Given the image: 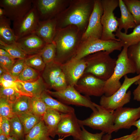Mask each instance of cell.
<instances>
[{"label": "cell", "mask_w": 140, "mask_h": 140, "mask_svg": "<svg viewBox=\"0 0 140 140\" xmlns=\"http://www.w3.org/2000/svg\"><path fill=\"white\" fill-rule=\"evenodd\" d=\"M94 0H71L68 6L56 16L57 29L70 25L76 26L83 33L93 11Z\"/></svg>", "instance_id": "obj_1"}, {"label": "cell", "mask_w": 140, "mask_h": 140, "mask_svg": "<svg viewBox=\"0 0 140 140\" xmlns=\"http://www.w3.org/2000/svg\"><path fill=\"white\" fill-rule=\"evenodd\" d=\"M83 33L74 25L57 29L54 40L56 47L55 60L63 63L73 57L81 41Z\"/></svg>", "instance_id": "obj_2"}, {"label": "cell", "mask_w": 140, "mask_h": 140, "mask_svg": "<svg viewBox=\"0 0 140 140\" xmlns=\"http://www.w3.org/2000/svg\"><path fill=\"white\" fill-rule=\"evenodd\" d=\"M110 53L101 51L89 55L84 58L87 67L84 74H91L106 81L111 76L114 71L116 60Z\"/></svg>", "instance_id": "obj_3"}, {"label": "cell", "mask_w": 140, "mask_h": 140, "mask_svg": "<svg viewBox=\"0 0 140 140\" xmlns=\"http://www.w3.org/2000/svg\"><path fill=\"white\" fill-rule=\"evenodd\" d=\"M128 47H124L117 56L113 73L110 77L106 81L104 95L109 97L113 95L121 87V78L130 73H136L134 64L128 58Z\"/></svg>", "instance_id": "obj_4"}, {"label": "cell", "mask_w": 140, "mask_h": 140, "mask_svg": "<svg viewBox=\"0 0 140 140\" xmlns=\"http://www.w3.org/2000/svg\"><path fill=\"white\" fill-rule=\"evenodd\" d=\"M121 87L114 94L109 97L104 95L101 96L99 102L100 106L108 110L114 111L123 107L130 102L131 92L130 90L127 91L132 84L140 79V74L131 78L125 75Z\"/></svg>", "instance_id": "obj_5"}, {"label": "cell", "mask_w": 140, "mask_h": 140, "mask_svg": "<svg viewBox=\"0 0 140 140\" xmlns=\"http://www.w3.org/2000/svg\"><path fill=\"white\" fill-rule=\"evenodd\" d=\"M122 47L123 44L120 41L89 38L81 41L73 57L77 59H81L101 51H106L110 54L115 51H121Z\"/></svg>", "instance_id": "obj_6"}, {"label": "cell", "mask_w": 140, "mask_h": 140, "mask_svg": "<svg viewBox=\"0 0 140 140\" xmlns=\"http://www.w3.org/2000/svg\"><path fill=\"white\" fill-rule=\"evenodd\" d=\"M97 109L86 119H78L81 127L86 126L94 129L99 130L105 133L111 134L114 128V111L108 110L94 103Z\"/></svg>", "instance_id": "obj_7"}, {"label": "cell", "mask_w": 140, "mask_h": 140, "mask_svg": "<svg viewBox=\"0 0 140 140\" xmlns=\"http://www.w3.org/2000/svg\"><path fill=\"white\" fill-rule=\"evenodd\" d=\"M103 9L101 18L103 27L101 39L103 40H114L120 41L115 34L118 29V24L114 11L118 5L119 0H101Z\"/></svg>", "instance_id": "obj_8"}, {"label": "cell", "mask_w": 140, "mask_h": 140, "mask_svg": "<svg viewBox=\"0 0 140 140\" xmlns=\"http://www.w3.org/2000/svg\"><path fill=\"white\" fill-rule=\"evenodd\" d=\"M45 91L66 104L85 107L90 108L93 112L97 110L94 103L91 101L89 96L82 95L74 86L68 85L64 89L59 91H53L48 89Z\"/></svg>", "instance_id": "obj_9"}, {"label": "cell", "mask_w": 140, "mask_h": 140, "mask_svg": "<svg viewBox=\"0 0 140 140\" xmlns=\"http://www.w3.org/2000/svg\"><path fill=\"white\" fill-rule=\"evenodd\" d=\"M71 0H32L40 20L55 18L68 6Z\"/></svg>", "instance_id": "obj_10"}, {"label": "cell", "mask_w": 140, "mask_h": 140, "mask_svg": "<svg viewBox=\"0 0 140 140\" xmlns=\"http://www.w3.org/2000/svg\"><path fill=\"white\" fill-rule=\"evenodd\" d=\"M40 20L37 11L33 5L24 16L13 22L12 29L17 39L35 33Z\"/></svg>", "instance_id": "obj_11"}, {"label": "cell", "mask_w": 140, "mask_h": 140, "mask_svg": "<svg viewBox=\"0 0 140 140\" xmlns=\"http://www.w3.org/2000/svg\"><path fill=\"white\" fill-rule=\"evenodd\" d=\"M106 81L89 73H85L74 86L80 93L89 96H101L104 95Z\"/></svg>", "instance_id": "obj_12"}, {"label": "cell", "mask_w": 140, "mask_h": 140, "mask_svg": "<svg viewBox=\"0 0 140 140\" xmlns=\"http://www.w3.org/2000/svg\"><path fill=\"white\" fill-rule=\"evenodd\" d=\"M103 12L101 0H94L93 9L87 27L82 35L81 41L89 38L101 39L103 30L101 18Z\"/></svg>", "instance_id": "obj_13"}, {"label": "cell", "mask_w": 140, "mask_h": 140, "mask_svg": "<svg viewBox=\"0 0 140 140\" xmlns=\"http://www.w3.org/2000/svg\"><path fill=\"white\" fill-rule=\"evenodd\" d=\"M81 128L75 112L61 113V118L56 134L59 137L71 136L74 140H79L82 130Z\"/></svg>", "instance_id": "obj_14"}, {"label": "cell", "mask_w": 140, "mask_h": 140, "mask_svg": "<svg viewBox=\"0 0 140 140\" xmlns=\"http://www.w3.org/2000/svg\"><path fill=\"white\" fill-rule=\"evenodd\" d=\"M113 132L129 129L140 118V106L137 108L122 107L114 110Z\"/></svg>", "instance_id": "obj_15"}, {"label": "cell", "mask_w": 140, "mask_h": 140, "mask_svg": "<svg viewBox=\"0 0 140 140\" xmlns=\"http://www.w3.org/2000/svg\"><path fill=\"white\" fill-rule=\"evenodd\" d=\"M32 0H1L0 7L4 9L6 16L13 22L24 16L32 7Z\"/></svg>", "instance_id": "obj_16"}, {"label": "cell", "mask_w": 140, "mask_h": 140, "mask_svg": "<svg viewBox=\"0 0 140 140\" xmlns=\"http://www.w3.org/2000/svg\"><path fill=\"white\" fill-rule=\"evenodd\" d=\"M86 67L84 58L77 59L74 57L62 63L61 68L68 85L74 86L84 74Z\"/></svg>", "instance_id": "obj_17"}, {"label": "cell", "mask_w": 140, "mask_h": 140, "mask_svg": "<svg viewBox=\"0 0 140 140\" xmlns=\"http://www.w3.org/2000/svg\"><path fill=\"white\" fill-rule=\"evenodd\" d=\"M16 43L28 55L40 53L46 44L35 33L19 38Z\"/></svg>", "instance_id": "obj_18"}, {"label": "cell", "mask_w": 140, "mask_h": 140, "mask_svg": "<svg viewBox=\"0 0 140 140\" xmlns=\"http://www.w3.org/2000/svg\"><path fill=\"white\" fill-rule=\"evenodd\" d=\"M18 89L22 95L30 97L40 96L47 89V86L42 77L32 82H25L17 80Z\"/></svg>", "instance_id": "obj_19"}, {"label": "cell", "mask_w": 140, "mask_h": 140, "mask_svg": "<svg viewBox=\"0 0 140 140\" xmlns=\"http://www.w3.org/2000/svg\"><path fill=\"white\" fill-rule=\"evenodd\" d=\"M57 22L55 18L40 20L35 33L42 38L46 44L54 42L56 33Z\"/></svg>", "instance_id": "obj_20"}, {"label": "cell", "mask_w": 140, "mask_h": 140, "mask_svg": "<svg viewBox=\"0 0 140 140\" xmlns=\"http://www.w3.org/2000/svg\"><path fill=\"white\" fill-rule=\"evenodd\" d=\"M118 6L121 12V16L117 18L118 29H123L124 33H127L128 30L134 28L136 26L134 17L124 3L123 0H119Z\"/></svg>", "instance_id": "obj_21"}, {"label": "cell", "mask_w": 140, "mask_h": 140, "mask_svg": "<svg viewBox=\"0 0 140 140\" xmlns=\"http://www.w3.org/2000/svg\"><path fill=\"white\" fill-rule=\"evenodd\" d=\"M62 64L55 60L46 65L42 78L47 86L52 88L55 80L63 72Z\"/></svg>", "instance_id": "obj_22"}, {"label": "cell", "mask_w": 140, "mask_h": 140, "mask_svg": "<svg viewBox=\"0 0 140 140\" xmlns=\"http://www.w3.org/2000/svg\"><path fill=\"white\" fill-rule=\"evenodd\" d=\"M61 118V113L54 110L48 108L43 116V120L47 127L50 135L54 137L58 125Z\"/></svg>", "instance_id": "obj_23"}, {"label": "cell", "mask_w": 140, "mask_h": 140, "mask_svg": "<svg viewBox=\"0 0 140 140\" xmlns=\"http://www.w3.org/2000/svg\"><path fill=\"white\" fill-rule=\"evenodd\" d=\"M11 24V20L6 16L0 18V40L8 44L15 43L17 39Z\"/></svg>", "instance_id": "obj_24"}, {"label": "cell", "mask_w": 140, "mask_h": 140, "mask_svg": "<svg viewBox=\"0 0 140 140\" xmlns=\"http://www.w3.org/2000/svg\"><path fill=\"white\" fill-rule=\"evenodd\" d=\"M40 97L48 108L62 113L75 112L74 109L72 107L53 98L45 91L41 94Z\"/></svg>", "instance_id": "obj_25"}, {"label": "cell", "mask_w": 140, "mask_h": 140, "mask_svg": "<svg viewBox=\"0 0 140 140\" xmlns=\"http://www.w3.org/2000/svg\"><path fill=\"white\" fill-rule=\"evenodd\" d=\"M115 35L123 45V47L135 45L140 42V24L134 28L133 31L129 34L125 33L118 29Z\"/></svg>", "instance_id": "obj_26"}, {"label": "cell", "mask_w": 140, "mask_h": 140, "mask_svg": "<svg viewBox=\"0 0 140 140\" xmlns=\"http://www.w3.org/2000/svg\"><path fill=\"white\" fill-rule=\"evenodd\" d=\"M48 129L43 120L27 133L25 140H51Z\"/></svg>", "instance_id": "obj_27"}, {"label": "cell", "mask_w": 140, "mask_h": 140, "mask_svg": "<svg viewBox=\"0 0 140 140\" xmlns=\"http://www.w3.org/2000/svg\"><path fill=\"white\" fill-rule=\"evenodd\" d=\"M17 115L23 125L24 133L26 134L43 119V117L37 116L30 111Z\"/></svg>", "instance_id": "obj_28"}, {"label": "cell", "mask_w": 140, "mask_h": 140, "mask_svg": "<svg viewBox=\"0 0 140 140\" xmlns=\"http://www.w3.org/2000/svg\"><path fill=\"white\" fill-rule=\"evenodd\" d=\"M0 48L8 52L15 59H25L28 55L17 45L16 43L8 44L0 40Z\"/></svg>", "instance_id": "obj_29"}, {"label": "cell", "mask_w": 140, "mask_h": 140, "mask_svg": "<svg viewBox=\"0 0 140 140\" xmlns=\"http://www.w3.org/2000/svg\"><path fill=\"white\" fill-rule=\"evenodd\" d=\"M30 111L34 114L43 117L48 108L40 96L30 97Z\"/></svg>", "instance_id": "obj_30"}, {"label": "cell", "mask_w": 140, "mask_h": 140, "mask_svg": "<svg viewBox=\"0 0 140 140\" xmlns=\"http://www.w3.org/2000/svg\"><path fill=\"white\" fill-rule=\"evenodd\" d=\"M30 97L22 95L15 102L12 104L13 113L17 115L30 111Z\"/></svg>", "instance_id": "obj_31"}, {"label": "cell", "mask_w": 140, "mask_h": 140, "mask_svg": "<svg viewBox=\"0 0 140 140\" xmlns=\"http://www.w3.org/2000/svg\"><path fill=\"white\" fill-rule=\"evenodd\" d=\"M128 56L135 67L136 73L140 74V42L129 47L127 49Z\"/></svg>", "instance_id": "obj_32"}, {"label": "cell", "mask_w": 140, "mask_h": 140, "mask_svg": "<svg viewBox=\"0 0 140 140\" xmlns=\"http://www.w3.org/2000/svg\"><path fill=\"white\" fill-rule=\"evenodd\" d=\"M40 53L46 65L55 61L56 47L54 42L46 44Z\"/></svg>", "instance_id": "obj_33"}, {"label": "cell", "mask_w": 140, "mask_h": 140, "mask_svg": "<svg viewBox=\"0 0 140 140\" xmlns=\"http://www.w3.org/2000/svg\"><path fill=\"white\" fill-rule=\"evenodd\" d=\"M25 64L39 72L43 71L46 66L40 53L28 55L25 59Z\"/></svg>", "instance_id": "obj_34"}, {"label": "cell", "mask_w": 140, "mask_h": 140, "mask_svg": "<svg viewBox=\"0 0 140 140\" xmlns=\"http://www.w3.org/2000/svg\"><path fill=\"white\" fill-rule=\"evenodd\" d=\"M40 76L39 72L25 65L17 79L18 80L23 82H32L37 80Z\"/></svg>", "instance_id": "obj_35"}, {"label": "cell", "mask_w": 140, "mask_h": 140, "mask_svg": "<svg viewBox=\"0 0 140 140\" xmlns=\"http://www.w3.org/2000/svg\"><path fill=\"white\" fill-rule=\"evenodd\" d=\"M9 120L10 126V136L14 137L17 139L21 138L24 133V130L18 116L15 114Z\"/></svg>", "instance_id": "obj_36"}, {"label": "cell", "mask_w": 140, "mask_h": 140, "mask_svg": "<svg viewBox=\"0 0 140 140\" xmlns=\"http://www.w3.org/2000/svg\"><path fill=\"white\" fill-rule=\"evenodd\" d=\"M132 15L136 26L140 24V0H123Z\"/></svg>", "instance_id": "obj_37"}, {"label": "cell", "mask_w": 140, "mask_h": 140, "mask_svg": "<svg viewBox=\"0 0 140 140\" xmlns=\"http://www.w3.org/2000/svg\"><path fill=\"white\" fill-rule=\"evenodd\" d=\"M22 95L14 89L4 88L0 86V98L5 99L12 103L15 102Z\"/></svg>", "instance_id": "obj_38"}, {"label": "cell", "mask_w": 140, "mask_h": 140, "mask_svg": "<svg viewBox=\"0 0 140 140\" xmlns=\"http://www.w3.org/2000/svg\"><path fill=\"white\" fill-rule=\"evenodd\" d=\"M12 104L6 99L0 98V116L9 120L14 116Z\"/></svg>", "instance_id": "obj_39"}, {"label": "cell", "mask_w": 140, "mask_h": 140, "mask_svg": "<svg viewBox=\"0 0 140 140\" xmlns=\"http://www.w3.org/2000/svg\"><path fill=\"white\" fill-rule=\"evenodd\" d=\"M81 127L82 130L79 140H102L103 136L105 134L102 131L93 134L86 130L83 126Z\"/></svg>", "instance_id": "obj_40"}, {"label": "cell", "mask_w": 140, "mask_h": 140, "mask_svg": "<svg viewBox=\"0 0 140 140\" xmlns=\"http://www.w3.org/2000/svg\"><path fill=\"white\" fill-rule=\"evenodd\" d=\"M25 65V59H17L9 72V73L16 79L23 69Z\"/></svg>", "instance_id": "obj_41"}, {"label": "cell", "mask_w": 140, "mask_h": 140, "mask_svg": "<svg viewBox=\"0 0 140 140\" xmlns=\"http://www.w3.org/2000/svg\"><path fill=\"white\" fill-rule=\"evenodd\" d=\"M68 85L63 72L55 80L52 88L59 91L65 88Z\"/></svg>", "instance_id": "obj_42"}, {"label": "cell", "mask_w": 140, "mask_h": 140, "mask_svg": "<svg viewBox=\"0 0 140 140\" xmlns=\"http://www.w3.org/2000/svg\"><path fill=\"white\" fill-rule=\"evenodd\" d=\"M16 61L15 59L11 57L0 56V67L9 73Z\"/></svg>", "instance_id": "obj_43"}, {"label": "cell", "mask_w": 140, "mask_h": 140, "mask_svg": "<svg viewBox=\"0 0 140 140\" xmlns=\"http://www.w3.org/2000/svg\"><path fill=\"white\" fill-rule=\"evenodd\" d=\"M10 128L9 120L4 117L0 116V131L8 137L10 136Z\"/></svg>", "instance_id": "obj_44"}, {"label": "cell", "mask_w": 140, "mask_h": 140, "mask_svg": "<svg viewBox=\"0 0 140 140\" xmlns=\"http://www.w3.org/2000/svg\"><path fill=\"white\" fill-rule=\"evenodd\" d=\"M16 81H12L4 80L0 81V86L4 88L14 89L20 93L18 88Z\"/></svg>", "instance_id": "obj_45"}, {"label": "cell", "mask_w": 140, "mask_h": 140, "mask_svg": "<svg viewBox=\"0 0 140 140\" xmlns=\"http://www.w3.org/2000/svg\"><path fill=\"white\" fill-rule=\"evenodd\" d=\"M135 83L138 85V86L133 92L134 99L140 102V79L136 81Z\"/></svg>", "instance_id": "obj_46"}, {"label": "cell", "mask_w": 140, "mask_h": 140, "mask_svg": "<svg viewBox=\"0 0 140 140\" xmlns=\"http://www.w3.org/2000/svg\"><path fill=\"white\" fill-rule=\"evenodd\" d=\"M136 135V130L134 131L132 133L127 135L112 140H135L137 137Z\"/></svg>", "instance_id": "obj_47"}, {"label": "cell", "mask_w": 140, "mask_h": 140, "mask_svg": "<svg viewBox=\"0 0 140 140\" xmlns=\"http://www.w3.org/2000/svg\"><path fill=\"white\" fill-rule=\"evenodd\" d=\"M1 80L16 81L17 80L16 78L12 76L9 73L6 72L3 74L0 77V81Z\"/></svg>", "instance_id": "obj_48"}, {"label": "cell", "mask_w": 140, "mask_h": 140, "mask_svg": "<svg viewBox=\"0 0 140 140\" xmlns=\"http://www.w3.org/2000/svg\"><path fill=\"white\" fill-rule=\"evenodd\" d=\"M132 126H135L137 128V129L136 130L137 136H140V118L134 122Z\"/></svg>", "instance_id": "obj_49"}, {"label": "cell", "mask_w": 140, "mask_h": 140, "mask_svg": "<svg viewBox=\"0 0 140 140\" xmlns=\"http://www.w3.org/2000/svg\"><path fill=\"white\" fill-rule=\"evenodd\" d=\"M0 56H5L13 58L8 52L4 50L1 48H0Z\"/></svg>", "instance_id": "obj_50"}, {"label": "cell", "mask_w": 140, "mask_h": 140, "mask_svg": "<svg viewBox=\"0 0 140 140\" xmlns=\"http://www.w3.org/2000/svg\"><path fill=\"white\" fill-rule=\"evenodd\" d=\"M112 137L111 134H107L104 135L102 137V140H110Z\"/></svg>", "instance_id": "obj_51"}, {"label": "cell", "mask_w": 140, "mask_h": 140, "mask_svg": "<svg viewBox=\"0 0 140 140\" xmlns=\"http://www.w3.org/2000/svg\"><path fill=\"white\" fill-rule=\"evenodd\" d=\"M6 16V12L4 9L0 7V18Z\"/></svg>", "instance_id": "obj_52"}, {"label": "cell", "mask_w": 140, "mask_h": 140, "mask_svg": "<svg viewBox=\"0 0 140 140\" xmlns=\"http://www.w3.org/2000/svg\"><path fill=\"white\" fill-rule=\"evenodd\" d=\"M0 140H8L6 136L1 131H0Z\"/></svg>", "instance_id": "obj_53"}, {"label": "cell", "mask_w": 140, "mask_h": 140, "mask_svg": "<svg viewBox=\"0 0 140 140\" xmlns=\"http://www.w3.org/2000/svg\"><path fill=\"white\" fill-rule=\"evenodd\" d=\"M7 72L3 69L1 67H0V77L3 74Z\"/></svg>", "instance_id": "obj_54"}, {"label": "cell", "mask_w": 140, "mask_h": 140, "mask_svg": "<svg viewBox=\"0 0 140 140\" xmlns=\"http://www.w3.org/2000/svg\"><path fill=\"white\" fill-rule=\"evenodd\" d=\"M8 140H18L16 138L13 137L9 136L7 137Z\"/></svg>", "instance_id": "obj_55"}, {"label": "cell", "mask_w": 140, "mask_h": 140, "mask_svg": "<svg viewBox=\"0 0 140 140\" xmlns=\"http://www.w3.org/2000/svg\"><path fill=\"white\" fill-rule=\"evenodd\" d=\"M135 140H140V136H137Z\"/></svg>", "instance_id": "obj_56"}, {"label": "cell", "mask_w": 140, "mask_h": 140, "mask_svg": "<svg viewBox=\"0 0 140 140\" xmlns=\"http://www.w3.org/2000/svg\"><path fill=\"white\" fill-rule=\"evenodd\" d=\"M65 137H64L62 138H59L57 140H63Z\"/></svg>", "instance_id": "obj_57"}]
</instances>
